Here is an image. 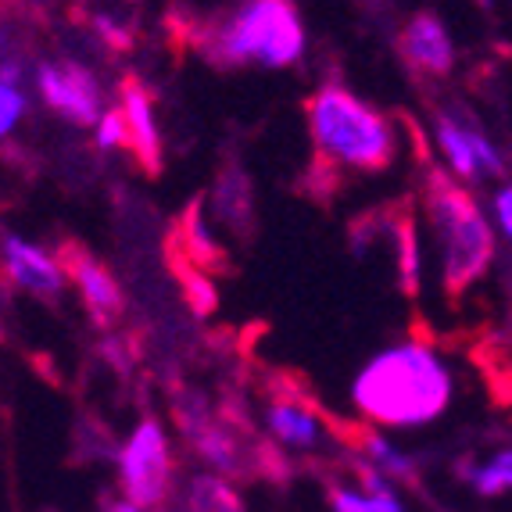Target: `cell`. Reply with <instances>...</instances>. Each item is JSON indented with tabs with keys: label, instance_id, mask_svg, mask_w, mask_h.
<instances>
[{
	"label": "cell",
	"instance_id": "e0dca14e",
	"mask_svg": "<svg viewBox=\"0 0 512 512\" xmlns=\"http://www.w3.org/2000/svg\"><path fill=\"white\" fill-rule=\"evenodd\" d=\"M97 147L101 151H129V126L122 108H104L101 122H97Z\"/></svg>",
	"mask_w": 512,
	"mask_h": 512
},
{
	"label": "cell",
	"instance_id": "5b68a950",
	"mask_svg": "<svg viewBox=\"0 0 512 512\" xmlns=\"http://www.w3.org/2000/svg\"><path fill=\"white\" fill-rule=\"evenodd\" d=\"M119 477L122 491L137 509H158L172 487V459L165 430L158 419H140L133 437L126 441L119 455Z\"/></svg>",
	"mask_w": 512,
	"mask_h": 512
},
{
	"label": "cell",
	"instance_id": "d6986e66",
	"mask_svg": "<svg viewBox=\"0 0 512 512\" xmlns=\"http://www.w3.org/2000/svg\"><path fill=\"white\" fill-rule=\"evenodd\" d=\"M491 219H495V230L505 240H512V180L498 183L491 190Z\"/></svg>",
	"mask_w": 512,
	"mask_h": 512
},
{
	"label": "cell",
	"instance_id": "5bb4252c",
	"mask_svg": "<svg viewBox=\"0 0 512 512\" xmlns=\"http://www.w3.org/2000/svg\"><path fill=\"white\" fill-rule=\"evenodd\" d=\"M180 230H183V255H187L197 269H226V258H222V248L215 244L212 230H208L205 205H201V201H194V205L183 212Z\"/></svg>",
	"mask_w": 512,
	"mask_h": 512
},
{
	"label": "cell",
	"instance_id": "6da1fadb",
	"mask_svg": "<svg viewBox=\"0 0 512 512\" xmlns=\"http://www.w3.org/2000/svg\"><path fill=\"white\" fill-rule=\"evenodd\" d=\"M452 369L427 341L376 351L351 384V402L376 427H423L452 405Z\"/></svg>",
	"mask_w": 512,
	"mask_h": 512
},
{
	"label": "cell",
	"instance_id": "ba28073f",
	"mask_svg": "<svg viewBox=\"0 0 512 512\" xmlns=\"http://www.w3.org/2000/svg\"><path fill=\"white\" fill-rule=\"evenodd\" d=\"M0 269L15 283L18 291L33 294L40 301H61L69 276L61 269V258H54L51 251H43L33 240L18 237V233H0Z\"/></svg>",
	"mask_w": 512,
	"mask_h": 512
},
{
	"label": "cell",
	"instance_id": "3957f363",
	"mask_svg": "<svg viewBox=\"0 0 512 512\" xmlns=\"http://www.w3.org/2000/svg\"><path fill=\"white\" fill-rule=\"evenodd\" d=\"M423 212L437 251L441 287L448 298L477 287L495 262V226L487 222L477 197L462 187L448 169H430L423 187Z\"/></svg>",
	"mask_w": 512,
	"mask_h": 512
},
{
	"label": "cell",
	"instance_id": "277c9868",
	"mask_svg": "<svg viewBox=\"0 0 512 512\" xmlns=\"http://www.w3.org/2000/svg\"><path fill=\"white\" fill-rule=\"evenodd\" d=\"M201 51L219 69H291L305 54V26L294 0H240L222 22L205 29Z\"/></svg>",
	"mask_w": 512,
	"mask_h": 512
},
{
	"label": "cell",
	"instance_id": "7402d4cb",
	"mask_svg": "<svg viewBox=\"0 0 512 512\" xmlns=\"http://www.w3.org/2000/svg\"><path fill=\"white\" fill-rule=\"evenodd\" d=\"M104 512H140V509H137V505H133V502H111Z\"/></svg>",
	"mask_w": 512,
	"mask_h": 512
},
{
	"label": "cell",
	"instance_id": "4fadbf2b",
	"mask_svg": "<svg viewBox=\"0 0 512 512\" xmlns=\"http://www.w3.org/2000/svg\"><path fill=\"white\" fill-rule=\"evenodd\" d=\"M194 448L201 452V459L212 462L215 470L230 473V477H240V473H248V448H244V437H240V427L233 423H215L208 419L205 427L194 430Z\"/></svg>",
	"mask_w": 512,
	"mask_h": 512
},
{
	"label": "cell",
	"instance_id": "44dd1931",
	"mask_svg": "<svg viewBox=\"0 0 512 512\" xmlns=\"http://www.w3.org/2000/svg\"><path fill=\"white\" fill-rule=\"evenodd\" d=\"M18 79H22V61H18V58H0V83L18 86Z\"/></svg>",
	"mask_w": 512,
	"mask_h": 512
},
{
	"label": "cell",
	"instance_id": "9a60e30c",
	"mask_svg": "<svg viewBox=\"0 0 512 512\" xmlns=\"http://www.w3.org/2000/svg\"><path fill=\"white\" fill-rule=\"evenodd\" d=\"M190 512H244V505L226 480L197 477L190 484Z\"/></svg>",
	"mask_w": 512,
	"mask_h": 512
},
{
	"label": "cell",
	"instance_id": "ffe728a7",
	"mask_svg": "<svg viewBox=\"0 0 512 512\" xmlns=\"http://www.w3.org/2000/svg\"><path fill=\"white\" fill-rule=\"evenodd\" d=\"M330 505H333V512H373L366 495L351 491V487H337V484H330Z\"/></svg>",
	"mask_w": 512,
	"mask_h": 512
},
{
	"label": "cell",
	"instance_id": "7a4b0ae2",
	"mask_svg": "<svg viewBox=\"0 0 512 512\" xmlns=\"http://www.w3.org/2000/svg\"><path fill=\"white\" fill-rule=\"evenodd\" d=\"M308 133L316 165L333 172H384L398 158V133L384 111L341 83H323L308 97Z\"/></svg>",
	"mask_w": 512,
	"mask_h": 512
},
{
	"label": "cell",
	"instance_id": "9c48e42d",
	"mask_svg": "<svg viewBox=\"0 0 512 512\" xmlns=\"http://www.w3.org/2000/svg\"><path fill=\"white\" fill-rule=\"evenodd\" d=\"M61 269L69 276V283L79 291L86 312L97 326H111L122 316V287L111 276L108 265L97 262L83 244H65L61 248Z\"/></svg>",
	"mask_w": 512,
	"mask_h": 512
},
{
	"label": "cell",
	"instance_id": "30bf717a",
	"mask_svg": "<svg viewBox=\"0 0 512 512\" xmlns=\"http://www.w3.org/2000/svg\"><path fill=\"white\" fill-rule=\"evenodd\" d=\"M398 47H402V58L412 72L419 76H448L455 65V43L448 36V26L434 11H416V15L405 22L402 36H398Z\"/></svg>",
	"mask_w": 512,
	"mask_h": 512
},
{
	"label": "cell",
	"instance_id": "8992f818",
	"mask_svg": "<svg viewBox=\"0 0 512 512\" xmlns=\"http://www.w3.org/2000/svg\"><path fill=\"white\" fill-rule=\"evenodd\" d=\"M434 144L444 154V165H448L455 180L477 183L505 176V158L498 154L495 140L487 137L477 122L462 119L459 111H437Z\"/></svg>",
	"mask_w": 512,
	"mask_h": 512
},
{
	"label": "cell",
	"instance_id": "52a82bcc",
	"mask_svg": "<svg viewBox=\"0 0 512 512\" xmlns=\"http://www.w3.org/2000/svg\"><path fill=\"white\" fill-rule=\"evenodd\" d=\"M36 90L47 108L58 111L72 126H97L104 115L101 83L90 69L76 61H40L36 65Z\"/></svg>",
	"mask_w": 512,
	"mask_h": 512
},
{
	"label": "cell",
	"instance_id": "ac0fdd59",
	"mask_svg": "<svg viewBox=\"0 0 512 512\" xmlns=\"http://www.w3.org/2000/svg\"><path fill=\"white\" fill-rule=\"evenodd\" d=\"M29 111V101L26 94L18 90V86H8V83H0V140L8 137L11 129L22 122V115Z\"/></svg>",
	"mask_w": 512,
	"mask_h": 512
},
{
	"label": "cell",
	"instance_id": "2e32d148",
	"mask_svg": "<svg viewBox=\"0 0 512 512\" xmlns=\"http://www.w3.org/2000/svg\"><path fill=\"white\" fill-rule=\"evenodd\" d=\"M470 484L477 487L480 495H502L512 491V452H498L495 459L480 466V470H466Z\"/></svg>",
	"mask_w": 512,
	"mask_h": 512
},
{
	"label": "cell",
	"instance_id": "8fae6325",
	"mask_svg": "<svg viewBox=\"0 0 512 512\" xmlns=\"http://www.w3.org/2000/svg\"><path fill=\"white\" fill-rule=\"evenodd\" d=\"M265 423H269L276 441L287 444V448H298V452L316 448L319 437H323V423H319V412L312 405V398L291 391L287 384L273 387V394H269Z\"/></svg>",
	"mask_w": 512,
	"mask_h": 512
},
{
	"label": "cell",
	"instance_id": "7c38bea8",
	"mask_svg": "<svg viewBox=\"0 0 512 512\" xmlns=\"http://www.w3.org/2000/svg\"><path fill=\"white\" fill-rule=\"evenodd\" d=\"M119 90H122L119 108L129 126V154L154 176V172L162 169V133H158V122H154V101L137 76L122 79Z\"/></svg>",
	"mask_w": 512,
	"mask_h": 512
},
{
	"label": "cell",
	"instance_id": "603a6c76",
	"mask_svg": "<svg viewBox=\"0 0 512 512\" xmlns=\"http://www.w3.org/2000/svg\"><path fill=\"white\" fill-rule=\"evenodd\" d=\"M477 4H484V8H491V4H495V0H477Z\"/></svg>",
	"mask_w": 512,
	"mask_h": 512
}]
</instances>
